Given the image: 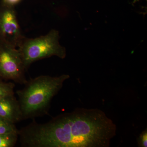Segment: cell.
I'll return each instance as SVG.
<instances>
[{"mask_svg":"<svg viewBox=\"0 0 147 147\" xmlns=\"http://www.w3.org/2000/svg\"><path fill=\"white\" fill-rule=\"evenodd\" d=\"M117 130L102 110L79 108L46 123L32 122L18 130V137L24 147H108Z\"/></svg>","mask_w":147,"mask_h":147,"instance_id":"obj_1","label":"cell"},{"mask_svg":"<svg viewBox=\"0 0 147 147\" xmlns=\"http://www.w3.org/2000/svg\"><path fill=\"white\" fill-rule=\"evenodd\" d=\"M69 78L65 74L58 76L41 75L27 81L24 88L16 92L23 118L46 114L53 98Z\"/></svg>","mask_w":147,"mask_h":147,"instance_id":"obj_2","label":"cell"},{"mask_svg":"<svg viewBox=\"0 0 147 147\" xmlns=\"http://www.w3.org/2000/svg\"><path fill=\"white\" fill-rule=\"evenodd\" d=\"M59 32L51 30L45 35L24 38L18 49L21 54L26 68L40 60L56 56L61 59L66 56L65 48L60 44Z\"/></svg>","mask_w":147,"mask_h":147,"instance_id":"obj_3","label":"cell"},{"mask_svg":"<svg viewBox=\"0 0 147 147\" xmlns=\"http://www.w3.org/2000/svg\"><path fill=\"white\" fill-rule=\"evenodd\" d=\"M26 70L18 49L0 42V78L25 84L27 82Z\"/></svg>","mask_w":147,"mask_h":147,"instance_id":"obj_4","label":"cell"},{"mask_svg":"<svg viewBox=\"0 0 147 147\" xmlns=\"http://www.w3.org/2000/svg\"><path fill=\"white\" fill-rule=\"evenodd\" d=\"M25 36L18 23L15 7L0 6V42L17 48Z\"/></svg>","mask_w":147,"mask_h":147,"instance_id":"obj_5","label":"cell"},{"mask_svg":"<svg viewBox=\"0 0 147 147\" xmlns=\"http://www.w3.org/2000/svg\"><path fill=\"white\" fill-rule=\"evenodd\" d=\"M0 117L14 124L24 119L19 102L14 94L0 100Z\"/></svg>","mask_w":147,"mask_h":147,"instance_id":"obj_6","label":"cell"},{"mask_svg":"<svg viewBox=\"0 0 147 147\" xmlns=\"http://www.w3.org/2000/svg\"><path fill=\"white\" fill-rule=\"evenodd\" d=\"M18 138V131L0 134V147H13Z\"/></svg>","mask_w":147,"mask_h":147,"instance_id":"obj_7","label":"cell"},{"mask_svg":"<svg viewBox=\"0 0 147 147\" xmlns=\"http://www.w3.org/2000/svg\"><path fill=\"white\" fill-rule=\"evenodd\" d=\"M15 85L11 82H6L0 78V100L8 96L14 94Z\"/></svg>","mask_w":147,"mask_h":147,"instance_id":"obj_8","label":"cell"},{"mask_svg":"<svg viewBox=\"0 0 147 147\" xmlns=\"http://www.w3.org/2000/svg\"><path fill=\"white\" fill-rule=\"evenodd\" d=\"M18 131L15 124L0 117V134L16 132Z\"/></svg>","mask_w":147,"mask_h":147,"instance_id":"obj_9","label":"cell"},{"mask_svg":"<svg viewBox=\"0 0 147 147\" xmlns=\"http://www.w3.org/2000/svg\"><path fill=\"white\" fill-rule=\"evenodd\" d=\"M138 145L139 147H147V130L145 129L139 136L138 139Z\"/></svg>","mask_w":147,"mask_h":147,"instance_id":"obj_10","label":"cell"},{"mask_svg":"<svg viewBox=\"0 0 147 147\" xmlns=\"http://www.w3.org/2000/svg\"><path fill=\"white\" fill-rule=\"evenodd\" d=\"M1 4L3 5L13 7L19 3L22 0H0Z\"/></svg>","mask_w":147,"mask_h":147,"instance_id":"obj_11","label":"cell"}]
</instances>
